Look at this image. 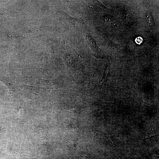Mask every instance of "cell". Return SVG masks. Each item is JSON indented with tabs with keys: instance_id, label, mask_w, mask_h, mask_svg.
Instances as JSON below:
<instances>
[{
	"instance_id": "obj_2",
	"label": "cell",
	"mask_w": 159,
	"mask_h": 159,
	"mask_svg": "<svg viewBox=\"0 0 159 159\" xmlns=\"http://www.w3.org/2000/svg\"><path fill=\"white\" fill-rule=\"evenodd\" d=\"M21 87L32 95H39L40 92V89L36 87L21 85Z\"/></svg>"
},
{
	"instance_id": "obj_1",
	"label": "cell",
	"mask_w": 159,
	"mask_h": 159,
	"mask_svg": "<svg viewBox=\"0 0 159 159\" xmlns=\"http://www.w3.org/2000/svg\"><path fill=\"white\" fill-rule=\"evenodd\" d=\"M0 80L5 85L9 96L14 90L16 87L11 80L3 75H0Z\"/></svg>"
},
{
	"instance_id": "obj_6",
	"label": "cell",
	"mask_w": 159,
	"mask_h": 159,
	"mask_svg": "<svg viewBox=\"0 0 159 159\" xmlns=\"http://www.w3.org/2000/svg\"><path fill=\"white\" fill-rule=\"evenodd\" d=\"M66 145L67 147L70 148H75L77 146V143L74 140H70L66 142Z\"/></svg>"
},
{
	"instance_id": "obj_11",
	"label": "cell",
	"mask_w": 159,
	"mask_h": 159,
	"mask_svg": "<svg viewBox=\"0 0 159 159\" xmlns=\"http://www.w3.org/2000/svg\"><path fill=\"white\" fill-rule=\"evenodd\" d=\"M151 135H150L149 134H147V135H146L145 136V139H149V138H151Z\"/></svg>"
},
{
	"instance_id": "obj_8",
	"label": "cell",
	"mask_w": 159,
	"mask_h": 159,
	"mask_svg": "<svg viewBox=\"0 0 159 159\" xmlns=\"http://www.w3.org/2000/svg\"><path fill=\"white\" fill-rule=\"evenodd\" d=\"M48 59L49 58L47 54L46 53L44 54L43 58V61L45 65L47 64V63L48 61Z\"/></svg>"
},
{
	"instance_id": "obj_4",
	"label": "cell",
	"mask_w": 159,
	"mask_h": 159,
	"mask_svg": "<svg viewBox=\"0 0 159 159\" xmlns=\"http://www.w3.org/2000/svg\"><path fill=\"white\" fill-rule=\"evenodd\" d=\"M145 16L147 22L150 26L153 25L154 23V19L151 13L149 11L145 12Z\"/></svg>"
},
{
	"instance_id": "obj_9",
	"label": "cell",
	"mask_w": 159,
	"mask_h": 159,
	"mask_svg": "<svg viewBox=\"0 0 159 159\" xmlns=\"http://www.w3.org/2000/svg\"><path fill=\"white\" fill-rule=\"evenodd\" d=\"M78 71L80 72H83L84 71L85 69L83 66L81 64H78L77 66Z\"/></svg>"
},
{
	"instance_id": "obj_5",
	"label": "cell",
	"mask_w": 159,
	"mask_h": 159,
	"mask_svg": "<svg viewBox=\"0 0 159 159\" xmlns=\"http://www.w3.org/2000/svg\"><path fill=\"white\" fill-rule=\"evenodd\" d=\"M68 18L69 21L74 25H80L82 24L83 20L81 19H77L68 16Z\"/></svg>"
},
{
	"instance_id": "obj_3",
	"label": "cell",
	"mask_w": 159,
	"mask_h": 159,
	"mask_svg": "<svg viewBox=\"0 0 159 159\" xmlns=\"http://www.w3.org/2000/svg\"><path fill=\"white\" fill-rule=\"evenodd\" d=\"M88 43L92 49L95 51L97 52L99 50V48L97 46L95 42L90 36L86 35Z\"/></svg>"
},
{
	"instance_id": "obj_10",
	"label": "cell",
	"mask_w": 159,
	"mask_h": 159,
	"mask_svg": "<svg viewBox=\"0 0 159 159\" xmlns=\"http://www.w3.org/2000/svg\"><path fill=\"white\" fill-rule=\"evenodd\" d=\"M109 67H110V65L109 64H108L107 65L106 67V69L105 70L103 78V80H105V79L106 77V76L108 72V71H109Z\"/></svg>"
},
{
	"instance_id": "obj_7",
	"label": "cell",
	"mask_w": 159,
	"mask_h": 159,
	"mask_svg": "<svg viewBox=\"0 0 159 159\" xmlns=\"http://www.w3.org/2000/svg\"><path fill=\"white\" fill-rule=\"evenodd\" d=\"M67 61L68 64L70 66H73L74 64V61L72 57L70 55H68L67 57Z\"/></svg>"
}]
</instances>
